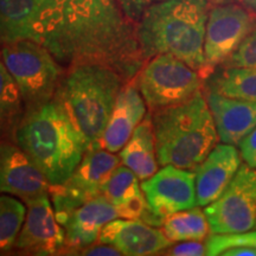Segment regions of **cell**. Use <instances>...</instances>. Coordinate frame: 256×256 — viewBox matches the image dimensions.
<instances>
[{"label":"cell","instance_id":"obj_11","mask_svg":"<svg viewBox=\"0 0 256 256\" xmlns=\"http://www.w3.org/2000/svg\"><path fill=\"white\" fill-rule=\"evenodd\" d=\"M150 209L165 220L172 214L197 206L194 171L166 165L142 184Z\"/></svg>","mask_w":256,"mask_h":256},{"label":"cell","instance_id":"obj_3","mask_svg":"<svg viewBox=\"0 0 256 256\" xmlns=\"http://www.w3.org/2000/svg\"><path fill=\"white\" fill-rule=\"evenodd\" d=\"M14 140L40 168L50 185L63 184L87 151L78 130L55 98L25 110Z\"/></svg>","mask_w":256,"mask_h":256},{"label":"cell","instance_id":"obj_25","mask_svg":"<svg viewBox=\"0 0 256 256\" xmlns=\"http://www.w3.org/2000/svg\"><path fill=\"white\" fill-rule=\"evenodd\" d=\"M26 210L20 202L8 196H0V252H8L16 244Z\"/></svg>","mask_w":256,"mask_h":256},{"label":"cell","instance_id":"obj_30","mask_svg":"<svg viewBox=\"0 0 256 256\" xmlns=\"http://www.w3.org/2000/svg\"><path fill=\"white\" fill-rule=\"evenodd\" d=\"M168 255L176 256H202L206 255V246L200 241H184V243L168 249Z\"/></svg>","mask_w":256,"mask_h":256},{"label":"cell","instance_id":"obj_26","mask_svg":"<svg viewBox=\"0 0 256 256\" xmlns=\"http://www.w3.org/2000/svg\"><path fill=\"white\" fill-rule=\"evenodd\" d=\"M206 255H220L232 247H248L256 249V230L238 234H212L206 240Z\"/></svg>","mask_w":256,"mask_h":256},{"label":"cell","instance_id":"obj_20","mask_svg":"<svg viewBox=\"0 0 256 256\" xmlns=\"http://www.w3.org/2000/svg\"><path fill=\"white\" fill-rule=\"evenodd\" d=\"M119 156L122 164L132 170L142 180L151 178L158 171L152 114H146L138 124Z\"/></svg>","mask_w":256,"mask_h":256},{"label":"cell","instance_id":"obj_1","mask_svg":"<svg viewBox=\"0 0 256 256\" xmlns=\"http://www.w3.org/2000/svg\"><path fill=\"white\" fill-rule=\"evenodd\" d=\"M62 14L60 24L44 43L57 62L101 64L124 82L136 78L146 60L136 28L116 0H62Z\"/></svg>","mask_w":256,"mask_h":256},{"label":"cell","instance_id":"obj_33","mask_svg":"<svg viewBox=\"0 0 256 256\" xmlns=\"http://www.w3.org/2000/svg\"><path fill=\"white\" fill-rule=\"evenodd\" d=\"M241 2L248 8V11L256 14V0H241Z\"/></svg>","mask_w":256,"mask_h":256},{"label":"cell","instance_id":"obj_10","mask_svg":"<svg viewBox=\"0 0 256 256\" xmlns=\"http://www.w3.org/2000/svg\"><path fill=\"white\" fill-rule=\"evenodd\" d=\"M254 28L252 14L235 2L215 5L209 11L206 38H204V63L200 72L206 80L209 74L235 52L240 44Z\"/></svg>","mask_w":256,"mask_h":256},{"label":"cell","instance_id":"obj_5","mask_svg":"<svg viewBox=\"0 0 256 256\" xmlns=\"http://www.w3.org/2000/svg\"><path fill=\"white\" fill-rule=\"evenodd\" d=\"M159 165L194 170L217 142L212 114L198 92L183 104L160 108L152 114Z\"/></svg>","mask_w":256,"mask_h":256},{"label":"cell","instance_id":"obj_13","mask_svg":"<svg viewBox=\"0 0 256 256\" xmlns=\"http://www.w3.org/2000/svg\"><path fill=\"white\" fill-rule=\"evenodd\" d=\"M50 183L34 160L18 145L0 142V194L24 202L49 194Z\"/></svg>","mask_w":256,"mask_h":256},{"label":"cell","instance_id":"obj_31","mask_svg":"<svg viewBox=\"0 0 256 256\" xmlns=\"http://www.w3.org/2000/svg\"><path fill=\"white\" fill-rule=\"evenodd\" d=\"M81 254L83 255H110V256H118V255H122L121 254V252L118 250L116 248H114L113 246H110L108 247L107 246H96V247H89L87 248H83Z\"/></svg>","mask_w":256,"mask_h":256},{"label":"cell","instance_id":"obj_2","mask_svg":"<svg viewBox=\"0 0 256 256\" xmlns=\"http://www.w3.org/2000/svg\"><path fill=\"white\" fill-rule=\"evenodd\" d=\"M209 0H160L138 22L136 37L145 60L171 54L197 70L203 69Z\"/></svg>","mask_w":256,"mask_h":256},{"label":"cell","instance_id":"obj_14","mask_svg":"<svg viewBox=\"0 0 256 256\" xmlns=\"http://www.w3.org/2000/svg\"><path fill=\"white\" fill-rule=\"evenodd\" d=\"M98 241L113 246L122 255H154L170 247L162 230L139 220H113L101 230Z\"/></svg>","mask_w":256,"mask_h":256},{"label":"cell","instance_id":"obj_17","mask_svg":"<svg viewBox=\"0 0 256 256\" xmlns=\"http://www.w3.org/2000/svg\"><path fill=\"white\" fill-rule=\"evenodd\" d=\"M145 115L146 102L134 78L120 89L110 121L102 134V148L112 153L121 151Z\"/></svg>","mask_w":256,"mask_h":256},{"label":"cell","instance_id":"obj_34","mask_svg":"<svg viewBox=\"0 0 256 256\" xmlns=\"http://www.w3.org/2000/svg\"><path fill=\"white\" fill-rule=\"evenodd\" d=\"M241 0H209L210 4L222 5V4H232V2H238Z\"/></svg>","mask_w":256,"mask_h":256},{"label":"cell","instance_id":"obj_21","mask_svg":"<svg viewBox=\"0 0 256 256\" xmlns=\"http://www.w3.org/2000/svg\"><path fill=\"white\" fill-rule=\"evenodd\" d=\"M17 83L0 58V142L16 136L25 110Z\"/></svg>","mask_w":256,"mask_h":256},{"label":"cell","instance_id":"obj_18","mask_svg":"<svg viewBox=\"0 0 256 256\" xmlns=\"http://www.w3.org/2000/svg\"><path fill=\"white\" fill-rule=\"evenodd\" d=\"M119 217L116 209L104 196H98L76 206L69 214L63 228L66 244L63 249L82 250L98 240L101 230L107 223Z\"/></svg>","mask_w":256,"mask_h":256},{"label":"cell","instance_id":"obj_19","mask_svg":"<svg viewBox=\"0 0 256 256\" xmlns=\"http://www.w3.org/2000/svg\"><path fill=\"white\" fill-rule=\"evenodd\" d=\"M206 102L217 134L224 144L238 146L256 127V102L232 98L209 90Z\"/></svg>","mask_w":256,"mask_h":256},{"label":"cell","instance_id":"obj_12","mask_svg":"<svg viewBox=\"0 0 256 256\" xmlns=\"http://www.w3.org/2000/svg\"><path fill=\"white\" fill-rule=\"evenodd\" d=\"M26 216L16 247L34 255H54L63 250L66 230L56 218L48 194L25 202Z\"/></svg>","mask_w":256,"mask_h":256},{"label":"cell","instance_id":"obj_29","mask_svg":"<svg viewBox=\"0 0 256 256\" xmlns=\"http://www.w3.org/2000/svg\"><path fill=\"white\" fill-rule=\"evenodd\" d=\"M240 153L249 168H256V127L240 142Z\"/></svg>","mask_w":256,"mask_h":256},{"label":"cell","instance_id":"obj_36","mask_svg":"<svg viewBox=\"0 0 256 256\" xmlns=\"http://www.w3.org/2000/svg\"><path fill=\"white\" fill-rule=\"evenodd\" d=\"M255 228H256V224H255Z\"/></svg>","mask_w":256,"mask_h":256},{"label":"cell","instance_id":"obj_7","mask_svg":"<svg viewBox=\"0 0 256 256\" xmlns=\"http://www.w3.org/2000/svg\"><path fill=\"white\" fill-rule=\"evenodd\" d=\"M138 88L152 112L183 104L200 92V72L171 54L150 58L136 76Z\"/></svg>","mask_w":256,"mask_h":256},{"label":"cell","instance_id":"obj_8","mask_svg":"<svg viewBox=\"0 0 256 256\" xmlns=\"http://www.w3.org/2000/svg\"><path fill=\"white\" fill-rule=\"evenodd\" d=\"M206 216L212 234H238L256 224V168L241 165L238 174L215 202L206 206Z\"/></svg>","mask_w":256,"mask_h":256},{"label":"cell","instance_id":"obj_27","mask_svg":"<svg viewBox=\"0 0 256 256\" xmlns=\"http://www.w3.org/2000/svg\"><path fill=\"white\" fill-rule=\"evenodd\" d=\"M228 60L232 66H256V28H252Z\"/></svg>","mask_w":256,"mask_h":256},{"label":"cell","instance_id":"obj_35","mask_svg":"<svg viewBox=\"0 0 256 256\" xmlns=\"http://www.w3.org/2000/svg\"><path fill=\"white\" fill-rule=\"evenodd\" d=\"M49 2H52L54 5H57L58 8H62V2H60V0H49Z\"/></svg>","mask_w":256,"mask_h":256},{"label":"cell","instance_id":"obj_23","mask_svg":"<svg viewBox=\"0 0 256 256\" xmlns=\"http://www.w3.org/2000/svg\"><path fill=\"white\" fill-rule=\"evenodd\" d=\"M210 90L240 100L256 102V66H230L210 80Z\"/></svg>","mask_w":256,"mask_h":256},{"label":"cell","instance_id":"obj_9","mask_svg":"<svg viewBox=\"0 0 256 256\" xmlns=\"http://www.w3.org/2000/svg\"><path fill=\"white\" fill-rule=\"evenodd\" d=\"M62 17V8L49 0H0V46L18 40L44 46Z\"/></svg>","mask_w":256,"mask_h":256},{"label":"cell","instance_id":"obj_15","mask_svg":"<svg viewBox=\"0 0 256 256\" xmlns=\"http://www.w3.org/2000/svg\"><path fill=\"white\" fill-rule=\"evenodd\" d=\"M241 158L236 146L224 142L215 145L194 168L198 206H209L223 194L241 168Z\"/></svg>","mask_w":256,"mask_h":256},{"label":"cell","instance_id":"obj_22","mask_svg":"<svg viewBox=\"0 0 256 256\" xmlns=\"http://www.w3.org/2000/svg\"><path fill=\"white\" fill-rule=\"evenodd\" d=\"M162 232L170 241H204L210 232L206 212L200 208H191L168 216L162 223Z\"/></svg>","mask_w":256,"mask_h":256},{"label":"cell","instance_id":"obj_24","mask_svg":"<svg viewBox=\"0 0 256 256\" xmlns=\"http://www.w3.org/2000/svg\"><path fill=\"white\" fill-rule=\"evenodd\" d=\"M142 194L139 178L127 166H118L102 186V196L107 198L116 210Z\"/></svg>","mask_w":256,"mask_h":256},{"label":"cell","instance_id":"obj_16","mask_svg":"<svg viewBox=\"0 0 256 256\" xmlns=\"http://www.w3.org/2000/svg\"><path fill=\"white\" fill-rule=\"evenodd\" d=\"M120 162L119 156L107 150L92 147L86 151L72 176L58 186L74 200L84 203L101 196L104 182L120 165Z\"/></svg>","mask_w":256,"mask_h":256},{"label":"cell","instance_id":"obj_28","mask_svg":"<svg viewBox=\"0 0 256 256\" xmlns=\"http://www.w3.org/2000/svg\"><path fill=\"white\" fill-rule=\"evenodd\" d=\"M124 14L132 22H139L144 12L160 0H116Z\"/></svg>","mask_w":256,"mask_h":256},{"label":"cell","instance_id":"obj_6","mask_svg":"<svg viewBox=\"0 0 256 256\" xmlns=\"http://www.w3.org/2000/svg\"><path fill=\"white\" fill-rule=\"evenodd\" d=\"M0 58L17 83L25 110L54 100L63 72L46 46L18 40L2 46Z\"/></svg>","mask_w":256,"mask_h":256},{"label":"cell","instance_id":"obj_32","mask_svg":"<svg viewBox=\"0 0 256 256\" xmlns=\"http://www.w3.org/2000/svg\"><path fill=\"white\" fill-rule=\"evenodd\" d=\"M220 255L224 256H256V249L248 247H232L224 250Z\"/></svg>","mask_w":256,"mask_h":256},{"label":"cell","instance_id":"obj_4","mask_svg":"<svg viewBox=\"0 0 256 256\" xmlns=\"http://www.w3.org/2000/svg\"><path fill=\"white\" fill-rule=\"evenodd\" d=\"M124 82L120 74L101 64H76L60 78L54 98L66 110L87 150L101 147Z\"/></svg>","mask_w":256,"mask_h":256}]
</instances>
